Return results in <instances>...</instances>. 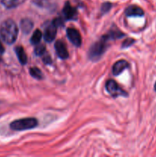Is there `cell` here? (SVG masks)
Instances as JSON below:
<instances>
[{
	"label": "cell",
	"mask_w": 156,
	"mask_h": 157,
	"mask_svg": "<svg viewBox=\"0 0 156 157\" xmlns=\"http://www.w3.org/2000/svg\"><path fill=\"white\" fill-rule=\"evenodd\" d=\"M18 33V29L13 20H5L0 25V36L7 44H13L17 39Z\"/></svg>",
	"instance_id": "obj_1"
},
{
	"label": "cell",
	"mask_w": 156,
	"mask_h": 157,
	"mask_svg": "<svg viewBox=\"0 0 156 157\" xmlns=\"http://www.w3.org/2000/svg\"><path fill=\"white\" fill-rule=\"evenodd\" d=\"M108 35H103L98 41L95 42L88 52V57L92 61H98L101 58L104 52L108 48V41L110 40Z\"/></svg>",
	"instance_id": "obj_2"
},
{
	"label": "cell",
	"mask_w": 156,
	"mask_h": 157,
	"mask_svg": "<svg viewBox=\"0 0 156 157\" xmlns=\"http://www.w3.org/2000/svg\"><path fill=\"white\" fill-rule=\"evenodd\" d=\"M38 122L37 119L33 117L23 118V119L16 120L11 123L10 127L13 130L21 131V130H31L38 126Z\"/></svg>",
	"instance_id": "obj_3"
},
{
	"label": "cell",
	"mask_w": 156,
	"mask_h": 157,
	"mask_svg": "<svg viewBox=\"0 0 156 157\" xmlns=\"http://www.w3.org/2000/svg\"><path fill=\"white\" fill-rule=\"evenodd\" d=\"M106 89L108 91V93L113 98H117V97H127L128 94L122 90L117 83L114 80H109L106 84Z\"/></svg>",
	"instance_id": "obj_4"
},
{
	"label": "cell",
	"mask_w": 156,
	"mask_h": 157,
	"mask_svg": "<svg viewBox=\"0 0 156 157\" xmlns=\"http://www.w3.org/2000/svg\"><path fill=\"white\" fill-rule=\"evenodd\" d=\"M67 38L70 41V42L75 45L76 47H80L82 43V39L81 36L80 35V32L76 29L69 28L67 29Z\"/></svg>",
	"instance_id": "obj_5"
},
{
	"label": "cell",
	"mask_w": 156,
	"mask_h": 157,
	"mask_svg": "<svg viewBox=\"0 0 156 157\" xmlns=\"http://www.w3.org/2000/svg\"><path fill=\"white\" fill-rule=\"evenodd\" d=\"M63 14L66 20H74L77 18V11L76 8L70 6V2H67L63 9Z\"/></svg>",
	"instance_id": "obj_6"
},
{
	"label": "cell",
	"mask_w": 156,
	"mask_h": 157,
	"mask_svg": "<svg viewBox=\"0 0 156 157\" xmlns=\"http://www.w3.org/2000/svg\"><path fill=\"white\" fill-rule=\"evenodd\" d=\"M55 51L57 52V55L61 59H67L69 57L68 51H67V46L61 40H58L54 44Z\"/></svg>",
	"instance_id": "obj_7"
},
{
	"label": "cell",
	"mask_w": 156,
	"mask_h": 157,
	"mask_svg": "<svg viewBox=\"0 0 156 157\" xmlns=\"http://www.w3.org/2000/svg\"><path fill=\"white\" fill-rule=\"evenodd\" d=\"M57 26H55L53 23L49 24L44 29V38L47 42H52L54 40L57 35Z\"/></svg>",
	"instance_id": "obj_8"
},
{
	"label": "cell",
	"mask_w": 156,
	"mask_h": 157,
	"mask_svg": "<svg viewBox=\"0 0 156 157\" xmlns=\"http://www.w3.org/2000/svg\"><path fill=\"white\" fill-rule=\"evenodd\" d=\"M125 15L127 17H140L144 15V11L137 6H130L125 9Z\"/></svg>",
	"instance_id": "obj_9"
},
{
	"label": "cell",
	"mask_w": 156,
	"mask_h": 157,
	"mask_svg": "<svg viewBox=\"0 0 156 157\" xmlns=\"http://www.w3.org/2000/svg\"><path fill=\"white\" fill-rule=\"evenodd\" d=\"M128 67V63L125 60H119L116 61L113 67V74L115 76L119 75L125 69Z\"/></svg>",
	"instance_id": "obj_10"
},
{
	"label": "cell",
	"mask_w": 156,
	"mask_h": 157,
	"mask_svg": "<svg viewBox=\"0 0 156 157\" xmlns=\"http://www.w3.org/2000/svg\"><path fill=\"white\" fill-rule=\"evenodd\" d=\"M15 53H16L17 57H18V61H19V62L21 63L22 65H24V64H27L28 58H27V55H26L24 48H23L21 46H18V47L15 48Z\"/></svg>",
	"instance_id": "obj_11"
},
{
	"label": "cell",
	"mask_w": 156,
	"mask_h": 157,
	"mask_svg": "<svg viewBox=\"0 0 156 157\" xmlns=\"http://www.w3.org/2000/svg\"><path fill=\"white\" fill-rule=\"evenodd\" d=\"M20 25H21V29L22 32L26 35L32 31L34 25L32 21L29 18H23V19H21Z\"/></svg>",
	"instance_id": "obj_12"
},
{
	"label": "cell",
	"mask_w": 156,
	"mask_h": 157,
	"mask_svg": "<svg viewBox=\"0 0 156 157\" xmlns=\"http://www.w3.org/2000/svg\"><path fill=\"white\" fill-rule=\"evenodd\" d=\"M25 0H2V3L7 9H13L22 4Z\"/></svg>",
	"instance_id": "obj_13"
},
{
	"label": "cell",
	"mask_w": 156,
	"mask_h": 157,
	"mask_svg": "<svg viewBox=\"0 0 156 157\" xmlns=\"http://www.w3.org/2000/svg\"><path fill=\"white\" fill-rule=\"evenodd\" d=\"M41 38H42V33H41V31L37 29V30H35V32H34L33 35H32V38H31V43H32V44L36 45V44H39Z\"/></svg>",
	"instance_id": "obj_14"
},
{
	"label": "cell",
	"mask_w": 156,
	"mask_h": 157,
	"mask_svg": "<svg viewBox=\"0 0 156 157\" xmlns=\"http://www.w3.org/2000/svg\"><path fill=\"white\" fill-rule=\"evenodd\" d=\"M29 72H30V75H32L33 78H36V79L41 80L43 78L42 72H41V70H40L39 68H38V67H31L30 70H29Z\"/></svg>",
	"instance_id": "obj_15"
},
{
	"label": "cell",
	"mask_w": 156,
	"mask_h": 157,
	"mask_svg": "<svg viewBox=\"0 0 156 157\" xmlns=\"http://www.w3.org/2000/svg\"><path fill=\"white\" fill-rule=\"evenodd\" d=\"M108 35L110 39H117V38H120L125 36V34L122 33V32H120L118 29H113V30L109 32Z\"/></svg>",
	"instance_id": "obj_16"
},
{
	"label": "cell",
	"mask_w": 156,
	"mask_h": 157,
	"mask_svg": "<svg viewBox=\"0 0 156 157\" xmlns=\"http://www.w3.org/2000/svg\"><path fill=\"white\" fill-rule=\"evenodd\" d=\"M46 52L45 46L44 44H36L35 48V54L37 56H41Z\"/></svg>",
	"instance_id": "obj_17"
},
{
	"label": "cell",
	"mask_w": 156,
	"mask_h": 157,
	"mask_svg": "<svg viewBox=\"0 0 156 157\" xmlns=\"http://www.w3.org/2000/svg\"><path fill=\"white\" fill-rule=\"evenodd\" d=\"M112 4L110 2H105L101 6V13L103 15V14H106V12H108L110 11V9H111Z\"/></svg>",
	"instance_id": "obj_18"
},
{
	"label": "cell",
	"mask_w": 156,
	"mask_h": 157,
	"mask_svg": "<svg viewBox=\"0 0 156 157\" xmlns=\"http://www.w3.org/2000/svg\"><path fill=\"white\" fill-rule=\"evenodd\" d=\"M135 43V39L131 38H128L127 39H125V41L122 42V48H127L130 47L132 44H133Z\"/></svg>",
	"instance_id": "obj_19"
},
{
	"label": "cell",
	"mask_w": 156,
	"mask_h": 157,
	"mask_svg": "<svg viewBox=\"0 0 156 157\" xmlns=\"http://www.w3.org/2000/svg\"><path fill=\"white\" fill-rule=\"evenodd\" d=\"M43 55H44V56H43L42 59H43V61H44V64H47V65H48V64H52V59H51V58H50V55H49L48 54H46V53H44Z\"/></svg>",
	"instance_id": "obj_20"
},
{
	"label": "cell",
	"mask_w": 156,
	"mask_h": 157,
	"mask_svg": "<svg viewBox=\"0 0 156 157\" xmlns=\"http://www.w3.org/2000/svg\"><path fill=\"white\" fill-rule=\"evenodd\" d=\"M52 23H53L55 26H57V27H61V26H63V25H64V21H63L61 18H54V19L53 20V21H52Z\"/></svg>",
	"instance_id": "obj_21"
},
{
	"label": "cell",
	"mask_w": 156,
	"mask_h": 157,
	"mask_svg": "<svg viewBox=\"0 0 156 157\" xmlns=\"http://www.w3.org/2000/svg\"><path fill=\"white\" fill-rule=\"evenodd\" d=\"M5 52V48L3 47V44H2L1 41H0V54H2Z\"/></svg>",
	"instance_id": "obj_22"
},
{
	"label": "cell",
	"mask_w": 156,
	"mask_h": 157,
	"mask_svg": "<svg viewBox=\"0 0 156 157\" xmlns=\"http://www.w3.org/2000/svg\"><path fill=\"white\" fill-rule=\"evenodd\" d=\"M154 90H155V91H156V82H155V84H154Z\"/></svg>",
	"instance_id": "obj_23"
}]
</instances>
